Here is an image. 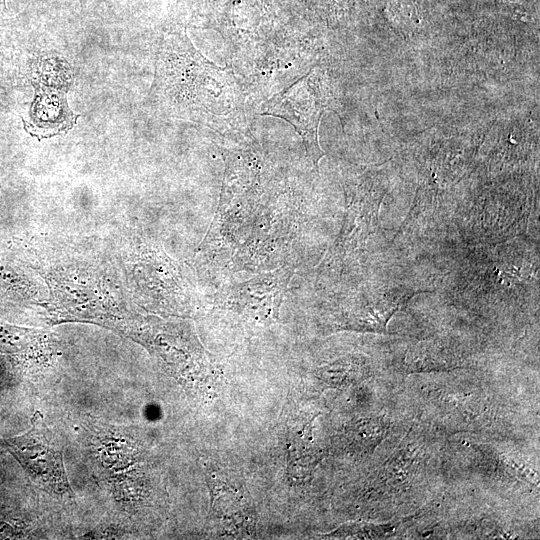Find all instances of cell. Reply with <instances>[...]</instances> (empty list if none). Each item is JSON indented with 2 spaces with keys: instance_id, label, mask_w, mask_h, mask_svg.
Here are the masks:
<instances>
[{
  "instance_id": "11",
  "label": "cell",
  "mask_w": 540,
  "mask_h": 540,
  "mask_svg": "<svg viewBox=\"0 0 540 540\" xmlns=\"http://www.w3.org/2000/svg\"><path fill=\"white\" fill-rule=\"evenodd\" d=\"M368 375L366 361L360 357H345L319 369V377L333 386L349 385Z\"/></svg>"
},
{
  "instance_id": "5",
  "label": "cell",
  "mask_w": 540,
  "mask_h": 540,
  "mask_svg": "<svg viewBox=\"0 0 540 540\" xmlns=\"http://www.w3.org/2000/svg\"><path fill=\"white\" fill-rule=\"evenodd\" d=\"M296 212L283 201L260 206L250 233L232 257L236 270L262 271L280 267L296 234Z\"/></svg>"
},
{
  "instance_id": "7",
  "label": "cell",
  "mask_w": 540,
  "mask_h": 540,
  "mask_svg": "<svg viewBox=\"0 0 540 540\" xmlns=\"http://www.w3.org/2000/svg\"><path fill=\"white\" fill-rule=\"evenodd\" d=\"M415 293L403 286L361 291L339 307L335 326L345 330L385 333L389 320Z\"/></svg>"
},
{
  "instance_id": "12",
  "label": "cell",
  "mask_w": 540,
  "mask_h": 540,
  "mask_svg": "<svg viewBox=\"0 0 540 540\" xmlns=\"http://www.w3.org/2000/svg\"><path fill=\"white\" fill-rule=\"evenodd\" d=\"M6 0H0V7H5Z\"/></svg>"
},
{
  "instance_id": "9",
  "label": "cell",
  "mask_w": 540,
  "mask_h": 540,
  "mask_svg": "<svg viewBox=\"0 0 540 540\" xmlns=\"http://www.w3.org/2000/svg\"><path fill=\"white\" fill-rule=\"evenodd\" d=\"M49 336L43 330L0 320V356L16 364H26L50 348Z\"/></svg>"
},
{
  "instance_id": "1",
  "label": "cell",
  "mask_w": 540,
  "mask_h": 540,
  "mask_svg": "<svg viewBox=\"0 0 540 540\" xmlns=\"http://www.w3.org/2000/svg\"><path fill=\"white\" fill-rule=\"evenodd\" d=\"M151 94L167 115L218 133L246 125L244 97L232 71L204 57L185 33L162 38Z\"/></svg>"
},
{
  "instance_id": "8",
  "label": "cell",
  "mask_w": 540,
  "mask_h": 540,
  "mask_svg": "<svg viewBox=\"0 0 540 540\" xmlns=\"http://www.w3.org/2000/svg\"><path fill=\"white\" fill-rule=\"evenodd\" d=\"M34 99L28 116L23 118L25 130L38 140L66 133L75 125V115L67 101V90L32 80Z\"/></svg>"
},
{
  "instance_id": "10",
  "label": "cell",
  "mask_w": 540,
  "mask_h": 540,
  "mask_svg": "<svg viewBox=\"0 0 540 540\" xmlns=\"http://www.w3.org/2000/svg\"><path fill=\"white\" fill-rule=\"evenodd\" d=\"M29 281L20 268L0 258V308L20 306L29 297Z\"/></svg>"
},
{
  "instance_id": "6",
  "label": "cell",
  "mask_w": 540,
  "mask_h": 540,
  "mask_svg": "<svg viewBox=\"0 0 540 540\" xmlns=\"http://www.w3.org/2000/svg\"><path fill=\"white\" fill-rule=\"evenodd\" d=\"M295 268L282 265L232 285L217 296V303L244 318L269 325L279 318L284 293Z\"/></svg>"
},
{
  "instance_id": "4",
  "label": "cell",
  "mask_w": 540,
  "mask_h": 540,
  "mask_svg": "<svg viewBox=\"0 0 540 540\" xmlns=\"http://www.w3.org/2000/svg\"><path fill=\"white\" fill-rule=\"evenodd\" d=\"M0 445L37 487L61 498L74 497L64 468L62 450L39 411L33 413L31 426L26 432L4 438Z\"/></svg>"
},
{
  "instance_id": "3",
  "label": "cell",
  "mask_w": 540,
  "mask_h": 540,
  "mask_svg": "<svg viewBox=\"0 0 540 540\" xmlns=\"http://www.w3.org/2000/svg\"><path fill=\"white\" fill-rule=\"evenodd\" d=\"M332 101L328 78L317 66L271 97L260 114L290 123L302 138L308 157L318 169L319 161L325 155L319 144V124L326 110H334Z\"/></svg>"
},
{
  "instance_id": "2",
  "label": "cell",
  "mask_w": 540,
  "mask_h": 540,
  "mask_svg": "<svg viewBox=\"0 0 540 540\" xmlns=\"http://www.w3.org/2000/svg\"><path fill=\"white\" fill-rule=\"evenodd\" d=\"M225 173L217 210L199 251L212 258L235 254L260 208V166L253 153L221 149Z\"/></svg>"
},
{
  "instance_id": "13",
  "label": "cell",
  "mask_w": 540,
  "mask_h": 540,
  "mask_svg": "<svg viewBox=\"0 0 540 540\" xmlns=\"http://www.w3.org/2000/svg\"><path fill=\"white\" fill-rule=\"evenodd\" d=\"M1 48H2V46H1V41H0V58H1V52H2V51H1ZM0 60H1V59H0Z\"/></svg>"
}]
</instances>
